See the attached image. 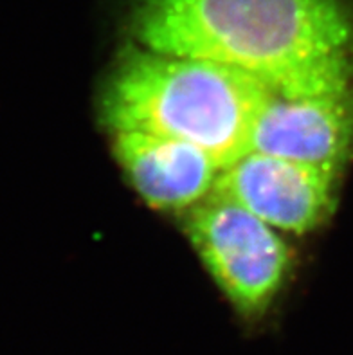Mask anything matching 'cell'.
<instances>
[{
    "instance_id": "cell-1",
    "label": "cell",
    "mask_w": 353,
    "mask_h": 355,
    "mask_svg": "<svg viewBox=\"0 0 353 355\" xmlns=\"http://www.w3.org/2000/svg\"><path fill=\"white\" fill-rule=\"evenodd\" d=\"M134 44L220 63L279 96L353 87V0H134Z\"/></svg>"
},
{
    "instance_id": "cell-2",
    "label": "cell",
    "mask_w": 353,
    "mask_h": 355,
    "mask_svg": "<svg viewBox=\"0 0 353 355\" xmlns=\"http://www.w3.org/2000/svg\"><path fill=\"white\" fill-rule=\"evenodd\" d=\"M274 92L249 74L209 60L132 45L101 99L108 130L150 132L206 150L224 170L250 150V135Z\"/></svg>"
},
{
    "instance_id": "cell-3",
    "label": "cell",
    "mask_w": 353,
    "mask_h": 355,
    "mask_svg": "<svg viewBox=\"0 0 353 355\" xmlns=\"http://www.w3.org/2000/svg\"><path fill=\"white\" fill-rule=\"evenodd\" d=\"M189 242L243 323L265 320L282 291L291 249L274 227L211 191L188 209Z\"/></svg>"
},
{
    "instance_id": "cell-4",
    "label": "cell",
    "mask_w": 353,
    "mask_h": 355,
    "mask_svg": "<svg viewBox=\"0 0 353 355\" xmlns=\"http://www.w3.org/2000/svg\"><path fill=\"white\" fill-rule=\"evenodd\" d=\"M339 170L247 152L220 170L213 193L234 200L274 230L304 234L327 220Z\"/></svg>"
},
{
    "instance_id": "cell-5",
    "label": "cell",
    "mask_w": 353,
    "mask_h": 355,
    "mask_svg": "<svg viewBox=\"0 0 353 355\" xmlns=\"http://www.w3.org/2000/svg\"><path fill=\"white\" fill-rule=\"evenodd\" d=\"M249 152L343 171L353 155V87L310 96L273 94Z\"/></svg>"
},
{
    "instance_id": "cell-6",
    "label": "cell",
    "mask_w": 353,
    "mask_h": 355,
    "mask_svg": "<svg viewBox=\"0 0 353 355\" xmlns=\"http://www.w3.org/2000/svg\"><path fill=\"white\" fill-rule=\"evenodd\" d=\"M114 155L139 197L162 211H182L207 197L220 166L188 141L150 132H114Z\"/></svg>"
}]
</instances>
